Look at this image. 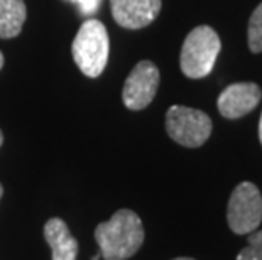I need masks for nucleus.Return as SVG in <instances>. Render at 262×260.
Listing matches in <instances>:
<instances>
[{"label":"nucleus","instance_id":"1","mask_svg":"<svg viewBox=\"0 0 262 260\" xmlns=\"http://www.w3.org/2000/svg\"><path fill=\"white\" fill-rule=\"evenodd\" d=\"M95 239L105 260H127L144 243L142 221L132 209H119L108 221L97 226Z\"/></svg>","mask_w":262,"mask_h":260},{"label":"nucleus","instance_id":"2","mask_svg":"<svg viewBox=\"0 0 262 260\" xmlns=\"http://www.w3.org/2000/svg\"><path fill=\"white\" fill-rule=\"evenodd\" d=\"M110 41L103 22L88 19L78 29L71 54L80 71L88 78H98L108 63Z\"/></svg>","mask_w":262,"mask_h":260},{"label":"nucleus","instance_id":"3","mask_svg":"<svg viewBox=\"0 0 262 260\" xmlns=\"http://www.w3.org/2000/svg\"><path fill=\"white\" fill-rule=\"evenodd\" d=\"M220 49V37L210 26L194 27L183 42L180 56L181 71L191 80L205 78L213 69Z\"/></svg>","mask_w":262,"mask_h":260},{"label":"nucleus","instance_id":"4","mask_svg":"<svg viewBox=\"0 0 262 260\" xmlns=\"http://www.w3.org/2000/svg\"><path fill=\"white\" fill-rule=\"evenodd\" d=\"M213 129L211 119L202 110L172 105L166 113V130L183 147H200L208 140Z\"/></svg>","mask_w":262,"mask_h":260},{"label":"nucleus","instance_id":"5","mask_svg":"<svg viewBox=\"0 0 262 260\" xmlns=\"http://www.w3.org/2000/svg\"><path fill=\"white\" fill-rule=\"evenodd\" d=\"M227 221L233 233L249 235L262 221V196L254 182H241L232 191L227 206Z\"/></svg>","mask_w":262,"mask_h":260},{"label":"nucleus","instance_id":"6","mask_svg":"<svg viewBox=\"0 0 262 260\" xmlns=\"http://www.w3.org/2000/svg\"><path fill=\"white\" fill-rule=\"evenodd\" d=\"M159 69L150 61H141L127 76L122 100L129 110H144L154 100L159 88Z\"/></svg>","mask_w":262,"mask_h":260},{"label":"nucleus","instance_id":"7","mask_svg":"<svg viewBox=\"0 0 262 260\" xmlns=\"http://www.w3.org/2000/svg\"><path fill=\"white\" fill-rule=\"evenodd\" d=\"M262 98L260 88L255 83H233L220 93L216 107L222 117L235 120L250 113Z\"/></svg>","mask_w":262,"mask_h":260},{"label":"nucleus","instance_id":"8","mask_svg":"<svg viewBox=\"0 0 262 260\" xmlns=\"http://www.w3.org/2000/svg\"><path fill=\"white\" fill-rule=\"evenodd\" d=\"M163 0H110L112 17L125 29H142L154 22L161 12Z\"/></svg>","mask_w":262,"mask_h":260},{"label":"nucleus","instance_id":"9","mask_svg":"<svg viewBox=\"0 0 262 260\" xmlns=\"http://www.w3.org/2000/svg\"><path fill=\"white\" fill-rule=\"evenodd\" d=\"M44 239L51 247V260H76L78 242L61 218H49L44 225Z\"/></svg>","mask_w":262,"mask_h":260},{"label":"nucleus","instance_id":"10","mask_svg":"<svg viewBox=\"0 0 262 260\" xmlns=\"http://www.w3.org/2000/svg\"><path fill=\"white\" fill-rule=\"evenodd\" d=\"M27 19L24 0H0V37H17Z\"/></svg>","mask_w":262,"mask_h":260},{"label":"nucleus","instance_id":"11","mask_svg":"<svg viewBox=\"0 0 262 260\" xmlns=\"http://www.w3.org/2000/svg\"><path fill=\"white\" fill-rule=\"evenodd\" d=\"M249 48L252 53H262V4H259L249 20Z\"/></svg>","mask_w":262,"mask_h":260},{"label":"nucleus","instance_id":"12","mask_svg":"<svg viewBox=\"0 0 262 260\" xmlns=\"http://www.w3.org/2000/svg\"><path fill=\"white\" fill-rule=\"evenodd\" d=\"M68 2L75 4L78 7V10H80L83 15H88V14L97 12L102 0H68Z\"/></svg>","mask_w":262,"mask_h":260},{"label":"nucleus","instance_id":"13","mask_svg":"<svg viewBox=\"0 0 262 260\" xmlns=\"http://www.w3.org/2000/svg\"><path fill=\"white\" fill-rule=\"evenodd\" d=\"M237 260H262V243L260 245H249L241 250Z\"/></svg>","mask_w":262,"mask_h":260},{"label":"nucleus","instance_id":"14","mask_svg":"<svg viewBox=\"0 0 262 260\" xmlns=\"http://www.w3.org/2000/svg\"><path fill=\"white\" fill-rule=\"evenodd\" d=\"M262 243V230H254L252 233H249V245H260Z\"/></svg>","mask_w":262,"mask_h":260},{"label":"nucleus","instance_id":"15","mask_svg":"<svg viewBox=\"0 0 262 260\" xmlns=\"http://www.w3.org/2000/svg\"><path fill=\"white\" fill-rule=\"evenodd\" d=\"M259 139L262 142V115H260V122H259Z\"/></svg>","mask_w":262,"mask_h":260},{"label":"nucleus","instance_id":"16","mask_svg":"<svg viewBox=\"0 0 262 260\" xmlns=\"http://www.w3.org/2000/svg\"><path fill=\"white\" fill-rule=\"evenodd\" d=\"M2 66H4V54L0 53V69H2Z\"/></svg>","mask_w":262,"mask_h":260},{"label":"nucleus","instance_id":"17","mask_svg":"<svg viewBox=\"0 0 262 260\" xmlns=\"http://www.w3.org/2000/svg\"><path fill=\"white\" fill-rule=\"evenodd\" d=\"M172 260H194V258H189V257H178V258H172Z\"/></svg>","mask_w":262,"mask_h":260},{"label":"nucleus","instance_id":"18","mask_svg":"<svg viewBox=\"0 0 262 260\" xmlns=\"http://www.w3.org/2000/svg\"><path fill=\"white\" fill-rule=\"evenodd\" d=\"M2 142H4V135H2V130H0V146H2Z\"/></svg>","mask_w":262,"mask_h":260},{"label":"nucleus","instance_id":"19","mask_svg":"<svg viewBox=\"0 0 262 260\" xmlns=\"http://www.w3.org/2000/svg\"><path fill=\"white\" fill-rule=\"evenodd\" d=\"M2 195H4V187H2V184H0V198H2Z\"/></svg>","mask_w":262,"mask_h":260}]
</instances>
